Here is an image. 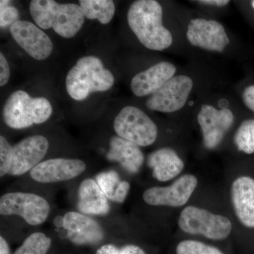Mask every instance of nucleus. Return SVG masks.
I'll list each match as a JSON object with an SVG mask.
<instances>
[{
  "label": "nucleus",
  "mask_w": 254,
  "mask_h": 254,
  "mask_svg": "<svg viewBox=\"0 0 254 254\" xmlns=\"http://www.w3.org/2000/svg\"><path fill=\"white\" fill-rule=\"evenodd\" d=\"M10 32L18 46L33 59L46 60L53 52L50 37L30 21L18 20L10 26Z\"/></svg>",
  "instance_id": "4468645a"
},
{
  "label": "nucleus",
  "mask_w": 254,
  "mask_h": 254,
  "mask_svg": "<svg viewBox=\"0 0 254 254\" xmlns=\"http://www.w3.org/2000/svg\"><path fill=\"white\" fill-rule=\"evenodd\" d=\"M53 108L46 98H33L26 91L11 93L3 108L5 124L13 129H24L49 120Z\"/></svg>",
  "instance_id": "423d86ee"
},
{
  "label": "nucleus",
  "mask_w": 254,
  "mask_h": 254,
  "mask_svg": "<svg viewBox=\"0 0 254 254\" xmlns=\"http://www.w3.org/2000/svg\"><path fill=\"white\" fill-rule=\"evenodd\" d=\"M14 146L2 135L0 136V177L9 175L12 165Z\"/></svg>",
  "instance_id": "bb28decb"
},
{
  "label": "nucleus",
  "mask_w": 254,
  "mask_h": 254,
  "mask_svg": "<svg viewBox=\"0 0 254 254\" xmlns=\"http://www.w3.org/2000/svg\"><path fill=\"white\" fill-rule=\"evenodd\" d=\"M147 165L152 176L158 182H165L176 178L185 168V163L175 150L163 148L148 155Z\"/></svg>",
  "instance_id": "aec40b11"
},
{
  "label": "nucleus",
  "mask_w": 254,
  "mask_h": 254,
  "mask_svg": "<svg viewBox=\"0 0 254 254\" xmlns=\"http://www.w3.org/2000/svg\"><path fill=\"white\" fill-rule=\"evenodd\" d=\"M60 236L76 247H99L108 242V230L101 219L76 210H66L54 220Z\"/></svg>",
  "instance_id": "20e7f679"
},
{
  "label": "nucleus",
  "mask_w": 254,
  "mask_h": 254,
  "mask_svg": "<svg viewBox=\"0 0 254 254\" xmlns=\"http://www.w3.org/2000/svg\"><path fill=\"white\" fill-rule=\"evenodd\" d=\"M49 200L43 195L31 190H9L0 196L1 218H21L31 227L48 221L51 215Z\"/></svg>",
  "instance_id": "39448f33"
},
{
  "label": "nucleus",
  "mask_w": 254,
  "mask_h": 254,
  "mask_svg": "<svg viewBox=\"0 0 254 254\" xmlns=\"http://www.w3.org/2000/svg\"><path fill=\"white\" fill-rule=\"evenodd\" d=\"M9 2H10V1H8V0H6V1H5V0H1V1H0V6H7V5H9Z\"/></svg>",
  "instance_id": "473e14b6"
},
{
  "label": "nucleus",
  "mask_w": 254,
  "mask_h": 254,
  "mask_svg": "<svg viewBox=\"0 0 254 254\" xmlns=\"http://www.w3.org/2000/svg\"><path fill=\"white\" fill-rule=\"evenodd\" d=\"M233 122L231 110L227 108L218 110L211 105H202L198 115V123L205 148L210 150L216 148L231 128Z\"/></svg>",
  "instance_id": "2eb2a0df"
},
{
  "label": "nucleus",
  "mask_w": 254,
  "mask_h": 254,
  "mask_svg": "<svg viewBox=\"0 0 254 254\" xmlns=\"http://www.w3.org/2000/svg\"><path fill=\"white\" fill-rule=\"evenodd\" d=\"M198 180L194 175H184L170 186H155L145 190L142 198L150 206L181 207L186 204L195 191Z\"/></svg>",
  "instance_id": "9d476101"
},
{
  "label": "nucleus",
  "mask_w": 254,
  "mask_h": 254,
  "mask_svg": "<svg viewBox=\"0 0 254 254\" xmlns=\"http://www.w3.org/2000/svg\"><path fill=\"white\" fill-rule=\"evenodd\" d=\"M50 148L48 138L31 135L14 145L12 165L8 176L23 177L45 160Z\"/></svg>",
  "instance_id": "9b49d317"
},
{
  "label": "nucleus",
  "mask_w": 254,
  "mask_h": 254,
  "mask_svg": "<svg viewBox=\"0 0 254 254\" xmlns=\"http://www.w3.org/2000/svg\"><path fill=\"white\" fill-rule=\"evenodd\" d=\"M238 149L247 154L254 153V120H245L241 124L235 135Z\"/></svg>",
  "instance_id": "b1692460"
},
{
  "label": "nucleus",
  "mask_w": 254,
  "mask_h": 254,
  "mask_svg": "<svg viewBox=\"0 0 254 254\" xmlns=\"http://www.w3.org/2000/svg\"><path fill=\"white\" fill-rule=\"evenodd\" d=\"M53 245V237L43 231L29 234L13 254H48Z\"/></svg>",
  "instance_id": "5701e85b"
},
{
  "label": "nucleus",
  "mask_w": 254,
  "mask_h": 254,
  "mask_svg": "<svg viewBox=\"0 0 254 254\" xmlns=\"http://www.w3.org/2000/svg\"><path fill=\"white\" fill-rule=\"evenodd\" d=\"M98 185L111 203H124L130 190L129 182L123 180L120 174L115 170L100 172L94 177Z\"/></svg>",
  "instance_id": "412c9836"
},
{
  "label": "nucleus",
  "mask_w": 254,
  "mask_h": 254,
  "mask_svg": "<svg viewBox=\"0 0 254 254\" xmlns=\"http://www.w3.org/2000/svg\"><path fill=\"white\" fill-rule=\"evenodd\" d=\"M230 193L238 220L244 226L254 228V179L237 177L232 182Z\"/></svg>",
  "instance_id": "a211bd4d"
},
{
  "label": "nucleus",
  "mask_w": 254,
  "mask_h": 254,
  "mask_svg": "<svg viewBox=\"0 0 254 254\" xmlns=\"http://www.w3.org/2000/svg\"><path fill=\"white\" fill-rule=\"evenodd\" d=\"M176 68L168 62H161L137 73L131 82L132 93L138 97L151 95L174 77Z\"/></svg>",
  "instance_id": "f3484780"
},
{
  "label": "nucleus",
  "mask_w": 254,
  "mask_h": 254,
  "mask_svg": "<svg viewBox=\"0 0 254 254\" xmlns=\"http://www.w3.org/2000/svg\"><path fill=\"white\" fill-rule=\"evenodd\" d=\"M176 254H225L216 247L195 240L182 241L176 248Z\"/></svg>",
  "instance_id": "393cba45"
},
{
  "label": "nucleus",
  "mask_w": 254,
  "mask_h": 254,
  "mask_svg": "<svg viewBox=\"0 0 254 254\" xmlns=\"http://www.w3.org/2000/svg\"><path fill=\"white\" fill-rule=\"evenodd\" d=\"M0 254H13L11 253L9 242L2 234L0 236Z\"/></svg>",
  "instance_id": "7c9ffc66"
},
{
  "label": "nucleus",
  "mask_w": 254,
  "mask_h": 254,
  "mask_svg": "<svg viewBox=\"0 0 254 254\" xmlns=\"http://www.w3.org/2000/svg\"><path fill=\"white\" fill-rule=\"evenodd\" d=\"M163 8L155 0H138L127 13L128 26L148 49L162 51L173 43L171 33L163 24Z\"/></svg>",
  "instance_id": "f257e3e1"
},
{
  "label": "nucleus",
  "mask_w": 254,
  "mask_h": 254,
  "mask_svg": "<svg viewBox=\"0 0 254 254\" xmlns=\"http://www.w3.org/2000/svg\"><path fill=\"white\" fill-rule=\"evenodd\" d=\"M30 13L37 26L43 29L53 28L65 38L77 34L85 21L81 6L73 3L60 4L54 0H33Z\"/></svg>",
  "instance_id": "f03ea898"
},
{
  "label": "nucleus",
  "mask_w": 254,
  "mask_h": 254,
  "mask_svg": "<svg viewBox=\"0 0 254 254\" xmlns=\"http://www.w3.org/2000/svg\"><path fill=\"white\" fill-rule=\"evenodd\" d=\"M79 6L85 17L97 19L102 24H108L115 13V5L112 0H80Z\"/></svg>",
  "instance_id": "4be33fe9"
},
{
  "label": "nucleus",
  "mask_w": 254,
  "mask_h": 254,
  "mask_svg": "<svg viewBox=\"0 0 254 254\" xmlns=\"http://www.w3.org/2000/svg\"><path fill=\"white\" fill-rule=\"evenodd\" d=\"M0 11V26L5 28L18 21V11L14 6H1Z\"/></svg>",
  "instance_id": "cd10ccee"
},
{
  "label": "nucleus",
  "mask_w": 254,
  "mask_h": 254,
  "mask_svg": "<svg viewBox=\"0 0 254 254\" xmlns=\"http://www.w3.org/2000/svg\"><path fill=\"white\" fill-rule=\"evenodd\" d=\"M114 131L116 136L139 147L153 144L158 138L157 125L139 108L126 106L115 118Z\"/></svg>",
  "instance_id": "1a4fd4ad"
},
{
  "label": "nucleus",
  "mask_w": 254,
  "mask_h": 254,
  "mask_svg": "<svg viewBox=\"0 0 254 254\" xmlns=\"http://www.w3.org/2000/svg\"><path fill=\"white\" fill-rule=\"evenodd\" d=\"M178 225L185 233L201 235L213 240H225L232 230V222L227 217L193 205L182 210Z\"/></svg>",
  "instance_id": "6e6552de"
},
{
  "label": "nucleus",
  "mask_w": 254,
  "mask_h": 254,
  "mask_svg": "<svg viewBox=\"0 0 254 254\" xmlns=\"http://www.w3.org/2000/svg\"><path fill=\"white\" fill-rule=\"evenodd\" d=\"M193 81L187 76H174L147 100L148 109L161 113H174L186 104L193 88Z\"/></svg>",
  "instance_id": "f8f14e48"
},
{
  "label": "nucleus",
  "mask_w": 254,
  "mask_h": 254,
  "mask_svg": "<svg viewBox=\"0 0 254 254\" xmlns=\"http://www.w3.org/2000/svg\"><path fill=\"white\" fill-rule=\"evenodd\" d=\"M252 6H253V8L254 9V1H252Z\"/></svg>",
  "instance_id": "72a5a7b5"
},
{
  "label": "nucleus",
  "mask_w": 254,
  "mask_h": 254,
  "mask_svg": "<svg viewBox=\"0 0 254 254\" xmlns=\"http://www.w3.org/2000/svg\"><path fill=\"white\" fill-rule=\"evenodd\" d=\"M244 103L254 113V86L247 87L242 94Z\"/></svg>",
  "instance_id": "c756f323"
},
{
  "label": "nucleus",
  "mask_w": 254,
  "mask_h": 254,
  "mask_svg": "<svg viewBox=\"0 0 254 254\" xmlns=\"http://www.w3.org/2000/svg\"><path fill=\"white\" fill-rule=\"evenodd\" d=\"M187 36L192 46L210 51L222 52L230 43L225 28L214 20L192 19L188 26Z\"/></svg>",
  "instance_id": "dca6fc26"
},
{
  "label": "nucleus",
  "mask_w": 254,
  "mask_h": 254,
  "mask_svg": "<svg viewBox=\"0 0 254 254\" xmlns=\"http://www.w3.org/2000/svg\"><path fill=\"white\" fill-rule=\"evenodd\" d=\"M107 160L118 163L127 173L137 174L144 163V155L138 145L120 138L111 137Z\"/></svg>",
  "instance_id": "6ab92c4d"
},
{
  "label": "nucleus",
  "mask_w": 254,
  "mask_h": 254,
  "mask_svg": "<svg viewBox=\"0 0 254 254\" xmlns=\"http://www.w3.org/2000/svg\"><path fill=\"white\" fill-rule=\"evenodd\" d=\"M10 68L9 63L2 53H0V86H4L9 81Z\"/></svg>",
  "instance_id": "c85d7f7f"
},
{
  "label": "nucleus",
  "mask_w": 254,
  "mask_h": 254,
  "mask_svg": "<svg viewBox=\"0 0 254 254\" xmlns=\"http://www.w3.org/2000/svg\"><path fill=\"white\" fill-rule=\"evenodd\" d=\"M65 83L69 96L81 101L92 93L110 90L115 83V77L104 67L100 58L88 55L76 62L66 75Z\"/></svg>",
  "instance_id": "7ed1b4c3"
},
{
  "label": "nucleus",
  "mask_w": 254,
  "mask_h": 254,
  "mask_svg": "<svg viewBox=\"0 0 254 254\" xmlns=\"http://www.w3.org/2000/svg\"><path fill=\"white\" fill-rule=\"evenodd\" d=\"M74 194V210L80 213L98 218H106L111 213L112 203L95 177H86L79 180Z\"/></svg>",
  "instance_id": "ddd939ff"
},
{
  "label": "nucleus",
  "mask_w": 254,
  "mask_h": 254,
  "mask_svg": "<svg viewBox=\"0 0 254 254\" xmlns=\"http://www.w3.org/2000/svg\"><path fill=\"white\" fill-rule=\"evenodd\" d=\"M94 254H147L140 246L135 244L118 245L111 242H106L97 247Z\"/></svg>",
  "instance_id": "a878e982"
},
{
  "label": "nucleus",
  "mask_w": 254,
  "mask_h": 254,
  "mask_svg": "<svg viewBox=\"0 0 254 254\" xmlns=\"http://www.w3.org/2000/svg\"><path fill=\"white\" fill-rule=\"evenodd\" d=\"M198 2L207 5H213V6H224L230 3L228 0H201Z\"/></svg>",
  "instance_id": "2f4dec72"
},
{
  "label": "nucleus",
  "mask_w": 254,
  "mask_h": 254,
  "mask_svg": "<svg viewBox=\"0 0 254 254\" xmlns=\"http://www.w3.org/2000/svg\"><path fill=\"white\" fill-rule=\"evenodd\" d=\"M86 161L76 158H53L43 160L26 176L28 182L38 186H54L79 181L88 175Z\"/></svg>",
  "instance_id": "0eeeda50"
}]
</instances>
